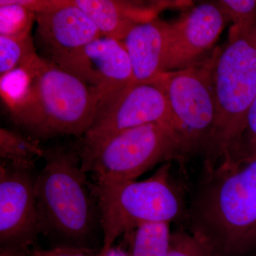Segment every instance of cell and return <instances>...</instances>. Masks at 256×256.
Instances as JSON below:
<instances>
[{
	"label": "cell",
	"mask_w": 256,
	"mask_h": 256,
	"mask_svg": "<svg viewBox=\"0 0 256 256\" xmlns=\"http://www.w3.org/2000/svg\"><path fill=\"white\" fill-rule=\"evenodd\" d=\"M100 252L101 248L62 244L48 249L34 248L28 256H100Z\"/></svg>",
	"instance_id": "cell-23"
},
{
	"label": "cell",
	"mask_w": 256,
	"mask_h": 256,
	"mask_svg": "<svg viewBox=\"0 0 256 256\" xmlns=\"http://www.w3.org/2000/svg\"><path fill=\"white\" fill-rule=\"evenodd\" d=\"M100 256H131V255L122 248L112 246L106 252H100Z\"/></svg>",
	"instance_id": "cell-25"
},
{
	"label": "cell",
	"mask_w": 256,
	"mask_h": 256,
	"mask_svg": "<svg viewBox=\"0 0 256 256\" xmlns=\"http://www.w3.org/2000/svg\"><path fill=\"white\" fill-rule=\"evenodd\" d=\"M0 256H10L9 255H8V254H4V252H2L0 254Z\"/></svg>",
	"instance_id": "cell-26"
},
{
	"label": "cell",
	"mask_w": 256,
	"mask_h": 256,
	"mask_svg": "<svg viewBox=\"0 0 256 256\" xmlns=\"http://www.w3.org/2000/svg\"><path fill=\"white\" fill-rule=\"evenodd\" d=\"M256 159V96L249 108L240 140L226 163H242Z\"/></svg>",
	"instance_id": "cell-20"
},
{
	"label": "cell",
	"mask_w": 256,
	"mask_h": 256,
	"mask_svg": "<svg viewBox=\"0 0 256 256\" xmlns=\"http://www.w3.org/2000/svg\"><path fill=\"white\" fill-rule=\"evenodd\" d=\"M228 22L216 1L202 3L170 22L164 72L190 68L206 60Z\"/></svg>",
	"instance_id": "cell-11"
},
{
	"label": "cell",
	"mask_w": 256,
	"mask_h": 256,
	"mask_svg": "<svg viewBox=\"0 0 256 256\" xmlns=\"http://www.w3.org/2000/svg\"><path fill=\"white\" fill-rule=\"evenodd\" d=\"M36 43L44 58L76 74L84 48L102 34L84 12L70 4L36 14Z\"/></svg>",
	"instance_id": "cell-10"
},
{
	"label": "cell",
	"mask_w": 256,
	"mask_h": 256,
	"mask_svg": "<svg viewBox=\"0 0 256 256\" xmlns=\"http://www.w3.org/2000/svg\"><path fill=\"white\" fill-rule=\"evenodd\" d=\"M34 168L0 164V246L10 256H28L42 234Z\"/></svg>",
	"instance_id": "cell-8"
},
{
	"label": "cell",
	"mask_w": 256,
	"mask_h": 256,
	"mask_svg": "<svg viewBox=\"0 0 256 256\" xmlns=\"http://www.w3.org/2000/svg\"><path fill=\"white\" fill-rule=\"evenodd\" d=\"M150 124H162L175 133L168 99L154 80L133 84L114 102L100 108L82 140H96Z\"/></svg>",
	"instance_id": "cell-9"
},
{
	"label": "cell",
	"mask_w": 256,
	"mask_h": 256,
	"mask_svg": "<svg viewBox=\"0 0 256 256\" xmlns=\"http://www.w3.org/2000/svg\"><path fill=\"white\" fill-rule=\"evenodd\" d=\"M76 76L98 96V110L134 84L132 65L124 44L102 36L84 48Z\"/></svg>",
	"instance_id": "cell-12"
},
{
	"label": "cell",
	"mask_w": 256,
	"mask_h": 256,
	"mask_svg": "<svg viewBox=\"0 0 256 256\" xmlns=\"http://www.w3.org/2000/svg\"><path fill=\"white\" fill-rule=\"evenodd\" d=\"M30 82V72L24 64L0 76V92L8 110L22 100L28 90Z\"/></svg>",
	"instance_id": "cell-19"
},
{
	"label": "cell",
	"mask_w": 256,
	"mask_h": 256,
	"mask_svg": "<svg viewBox=\"0 0 256 256\" xmlns=\"http://www.w3.org/2000/svg\"><path fill=\"white\" fill-rule=\"evenodd\" d=\"M215 58L216 48L200 64L182 70L163 72L154 80L168 99L174 132L184 156L203 154L214 126Z\"/></svg>",
	"instance_id": "cell-7"
},
{
	"label": "cell",
	"mask_w": 256,
	"mask_h": 256,
	"mask_svg": "<svg viewBox=\"0 0 256 256\" xmlns=\"http://www.w3.org/2000/svg\"><path fill=\"white\" fill-rule=\"evenodd\" d=\"M32 34L21 36H0V76L18 68L36 54Z\"/></svg>",
	"instance_id": "cell-18"
},
{
	"label": "cell",
	"mask_w": 256,
	"mask_h": 256,
	"mask_svg": "<svg viewBox=\"0 0 256 256\" xmlns=\"http://www.w3.org/2000/svg\"><path fill=\"white\" fill-rule=\"evenodd\" d=\"M214 80L216 116L203 152L206 170L228 159L256 96V18L246 26H232L225 44L216 48Z\"/></svg>",
	"instance_id": "cell-3"
},
{
	"label": "cell",
	"mask_w": 256,
	"mask_h": 256,
	"mask_svg": "<svg viewBox=\"0 0 256 256\" xmlns=\"http://www.w3.org/2000/svg\"><path fill=\"white\" fill-rule=\"evenodd\" d=\"M216 2L232 26H246L256 18V0H218Z\"/></svg>",
	"instance_id": "cell-22"
},
{
	"label": "cell",
	"mask_w": 256,
	"mask_h": 256,
	"mask_svg": "<svg viewBox=\"0 0 256 256\" xmlns=\"http://www.w3.org/2000/svg\"><path fill=\"white\" fill-rule=\"evenodd\" d=\"M82 169L97 178L136 180L161 162L184 158L178 136L162 124L130 128L92 141H80Z\"/></svg>",
	"instance_id": "cell-6"
},
{
	"label": "cell",
	"mask_w": 256,
	"mask_h": 256,
	"mask_svg": "<svg viewBox=\"0 0 256 256\" xmlns=\"http://www.w3.org/2000/svg\"><path fill=\"white\" fill-rule=\"evenodd\" d=\"M98 28L102 36L122 42L136 25L158 18L160 11L182 6L181 2H142L119 0H74Z\"/></svg>",
	"instance_id": "cell-13"
},
{
	"label": "cell",
	"mask_w": 256,
	"mask_h": 256,
	"mask_svg": "<svg viewBox=\"0 0 256 256\" xmlns=\"http://www.w3.org/2000/svg\"><path fill=\"white\" fill-rule=\"evenodd\" d=\"M37 174L36 196L42 234L66 245L87 246L99 212L92 185L82 169L78 150H46Z\"/></svg>",
	"instance_id": "cell-4"
},
{
	"label": "cell",
	"mask_w": 256,
	"mask_h": 256,
	"mask_svg": "<svg viewBox=\"0 0 256 256\" xmlns=\"http://www.w3.org/2000/svg\"><path fill=\"white\" fill-rule=\"evenodd\" d=\"M14 2L38 14L67 6L70 4L72 0H14Z\"/></svg>",
	"instance_id": "cell-24"
},
{
	"label": "cell",
	"mask_w": 256,
	"mask_h": 256,
	"mask_svg": "<svg viewBox=\"0 0 256 256\" xmlns=\"http://www.w3.org/2000/svg\"><path fill=\"white\" fill-rule=\"evenodd\" d=\"M171 166L170 162L165 163L140 182L97 178L92 188L104 235L101 252L143 224L184 220L186 206L171 180Z\"/></svg>",
	"instance_id": "cell-5"
},
{
	"label": "cell",
	"mask_w": 256,
	"mask_h": 256,
	"mask_svg": "<svg viewBox=\"0 0 256 256\" xmlns=\"http://www.w3.org/2000/svg\"><path fill=\"white\" fill-rule=\"evenodd\" d=\"M166 256H212L206 246L184 229L172 232Z\"/></svg>",
	"instance_id": "cell-21"
},
{
	"label": "cell",
	"mask_w": 256,
	"mask_h": 256,
	"mask_svg": "<svg viewBox=\"0 0 256 256\" xmlns=\"http://www.w3.org/2000/svg\"><path fill=\"white\" fill-rule=\"evenodd\" d=\"M22 64L28 67L30 82L22 100L8 110L12 122L36 140L60 134L82 138L98 110L94 90L37 53Z\"/></svg>",
	"instance_id": "cell-2"
},
{
	"label": "cell",
	"mask_w": 256,
	"mask_h": 256,
	"mask_svg": "<svg viewBox=\"0 0 256 256\" xmlns=\"http://www.w3.org/2000/svg\"><path fill=\"white\" fill-rule=\"evenodd\" d=\"M184 220L212 256H256V159L204 169Z\"/></svg>",
	"instance_id": "cell-1"
},
{
	"label": "cell",
	"mask_w": 256,
	"mask_h": 256,
	"mask_svg": "<svg viewBox=\"0 0 256 256\" xmlns=\"http://www.w3.org/2000/svg\"><path fill=\"white\" fill-rule=\"evenodd\" d=\"M168 222H149L134 229L131 256H166L172 232Z\"/></svg>",
	"instance_id": "cell-16"
},
{
	"label": "cell",
	"mask_w": 256,
	"mask_h": 256,
	"mask_svg": "<svg viewBox=\"0 0 256 256\" xmlns=\"http://www.w3.org/2000/svg\"><path fill=\"white\" fill-rule=\"evenodd\" d=\"M169 32L170 22L156 18L136 25L122 40L134 84L152 82L164 72Z\"/></svg>",
	"instance_id": "cell-14"
},
{
	"label": "cell",
	"mask_w": 256,
	"mask_h": 256,
	"mask_svg": "<svg viewBox=\"0 0 256 256\" xmlns=\"http://www.w3.org/2000/svg\"><path fill=\"white\" fill-rule=\"evenodd\" d=\"M36 14L14 0H0V36H21L32 34Z\"/></svg>",
	"instance_id": "cell-17"
},
{
	"label": "cell",
	"mask_w": 256,
	"mask_h": 256,
	"mask_svg": "<svg viewBox=\"0 0 256 256\" xmlns=\"http://www.w3.org/2000/svg\"><path fill=\"white\" fill-rule=\"evenodd\" d=\"M45 152L38 140L6 128L0 129V156L3 161L16 166L34 168L35 160L44 158Z\"/></svg>",
	"instance_id": "cell-15"
}]
</instances>
